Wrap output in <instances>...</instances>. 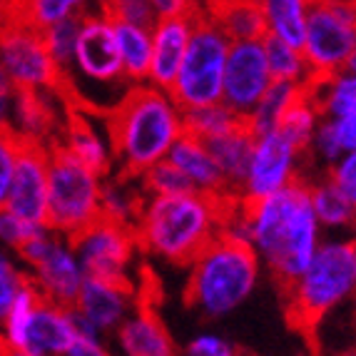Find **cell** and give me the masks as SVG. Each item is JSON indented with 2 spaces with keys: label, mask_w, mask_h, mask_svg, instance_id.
<instances>
[{
  "label": "cell",
  "mask_w": 356,
  "mask_h": 356,
  "mask_svg": "<svg viewBox=\"0 0 356 356\" xmlns=\"http://www.w3.org/2000/svg\"><path fill=\"white\" fill-rule=\"evenodd\" d=\"M120 356H177V346L165 321L149 307H140L113 334Z\"/></svg>",
  "instance_id": "cell-21"
},
{
  "label": "cell",
  "mask_w": 356,
  "mask_h": 356,
  "mask_svg": "<svg viewBox=\"0 0 356 356\" xmlns=\"http://www.w3.org/2000/svg\"><path fill=\"white\" fill-rule=\"evenodd\" d=\"M140 184H143V190L147 197H172V195L192 192L187 179L182 177V172L170 160L157 162L145 175H140Z\"/></svg>",
  "instance_id": "cell-37"
},
{
  "label": "cell",
  "mask_w": 356,
  "mask_h": 356,
  "mask_svg": "<svg viewBox=\"0 0 356 356\" xmlns=\"http://www.w3.org/2000/svg\"><path fill=\"white\" fill-rule=\"evenodd\" d=\"M72 247L88 280L132 284V264L140 254L132 227L97 220L72 237Z\"/></svg>",
  "instance_id": "cell-13"
},
{
  "label": "cell",
  "mask_w": 356,
  "mask_h": 356,
  "mask_svg": "<svg viewBox=\"0 0 356 356\" xmlns=\"http://www.w3.org/2000/svg\"><path fill=\"white\" fill-rule=\"evenodd\" d=\"M102 10L107 13V18L113 23L140 25V28H152L157 23L152 0H115V3H105Z\"/></svg>",
  "instance_id": "cell-40"
},
{
  "label": "cell",
  "mask_w": 356,
  "mask_h": 356,
  "mask_svg": "<svg viewBox=\"0 0 356 356\" xmlns=\"http://www.w3.org/2000/svg\"><path fill=\"white\" fill-rule=\"evenodd\" d=\"M184 356H237V351L225 337L204 332L190 339V344L184 346Z\"/></svg>",
  "instance_id": "cell-43"
},
{
  "label": "cell",
  "mask_w": 356,
  "mask_h": 356,
  "mask_svg": "<svg viewBox=\"0 0 356 356\" xmlns=\"http://www.w3.org/2000/svg\"><path fill=\"white\" fill-rule=\"evenodd\" d=\"M0 341L23 356H65L77 341L72 309L42 299L28 284L0 327Z\"/></svg>",
  "instance_id": "cell-7"
},
{
  "label": "cell",
  "mask_w": 356,
  "mask_h": 356,
  "mask_svg": "<svg viewBox=\"0 0 356 356\" xmlns=\"http://www.w3.org/2000/svg\"><path fill=\"white\" fill-rule=\"evenodd\" d=\"M48 227H38L30 222L20 220L18 214L8 212L6 207L0 209V247L10 254H18L30 239H35L40 232H45Z\"/></svg>",
  "instance_id": "cell-38"
},
{
  "label": "cell",
  "mask_w": 356,
  "mask_h": 356,
  "mask_svg": "<svg viewBox=\"0 0 356 356\" xmlns=\"http://www.w3.org/2000/svg\"><path fill=\"white\" fill-rule=\"evenodd\" d=\"M115 42L122 60V70L130 85H147L149 63H152V28H140V25L113 23Z\"/></svg>",
  "instance_id": "cell-28"
},
{
  "label": "cell",
  "mask_w": 356,
  "mask_h": 356,
  "mask_svg": "<svg viewBox=\"0 0 356 356\" xmlns=\"http://www.w3.org/2000/svg\"><path fill=\"white\" fill-rule=\"evenodd\" d=\"M145 190L140 184V177L118 172L107 175L102 179L100 192V220L115 222V225L135 227L140 209L145 204Z\"/></svg>",
  "instance_id": "cell-23"
},
{
  "label": "cell",
  "mask_w": 356,
  "mask_h": 356,
  "mask_svg": "<svg viewBox=\"0 0 356 356\" xmlns=\"http://www.w3.org/2000/svg\"><path fill=\"white\" fill-rule=\"evenodd\" d=\"M309 197H312V207H314L321 232H351V234H356L354 204L337 190V184L327 175L316 182H309Z\"/></svg>",
  "instance_id": "cell-27"
},
{
  "label": "cell",
  "mask_w": 356,
  "mask_h": 356,
  "mask_svg": "<svg viewBox=\"0 0 356 356\" xmlns=\"http://www.w3.org/2000/svg\"><path fill=\"white\" fill-rule=\"evenodd\" d=\"M349 70H354V72H356V53L351 55V60H349Z\"/></svg>",
  "instance_id": "cell-50"
},
{
  "label": "cell",
  "mask_w": 356,
  "mask_h": 356,
  "mask_svg": "<svg viewBox=\"0 0 356 356\" xmlns=\"http://www.w3.org/2000/svg\"><path fill=\"white\" fill-rule=\"evenodd\" d=\"M307 154L314 162H321V165L327 167V172L344 157V147L339 143L337 127H334L332 120H321V125L316 127L314 137H312V143H309ZM307 154H304V157H307Z\"/></svg>",
  "instance_id": "cell-39"
},
{
  "label": "cell",
  "mask_w": 356,
  "mask_h": 356,
  "mask_svg": "<svg viewBox=\"0 0 356 356\" xmlns=\"http://www.w3.org/2000/svg\"><path fill=\"white\" fill-rule=\"evenodd\" d=\"M261 45H264V58H267V67H269L272 80H277V83L299 85V88H304V90L312 85L314 75H312V70H309L302 50L291 48V45H286V42L272 40V38H264Z\"/></svg>",
  "instance_id": "cell-31"
},
{
  "label": "cell",
  "mask_w": 356,
  "mask_h": 356,
  "mask_svg": "<svg viewBox=\"0 0 356 356\" xmlns=\"http://www.w3.org/2000/svg\"><path fill=\"white\" fill-rule=\"evenodd\" d=\"M15 257L28 274L30 286L42 299L67 309L75 307L88 277L77 259L70 237L45 229L35 239H30Z\"/></svg>",
  "instance_id": "cell-10"
},
{
  "label": "cell",
  "mask_w": 356,
  "mask_h": 356,
  "mask_svg": "<svg viewBox=\"0 0 356 356\" xmlns=\"http://www.w3.org/2000/svg\"><path fill=\"white\" fill-rule=\"evenodd\" d=\"M0 70L15 92L60 90V72L45 50L42 33L10 13L0 18Z\"/></svg>",
  "instance_id": "cell-12"
},
{
  "label": "cell",
  "mask_w": 356,
  "mask_h": 356,
  "mask_svg": "<svg viewBox=\"0 0 356 356\" xmlns=\"http://www.w3.org/2000/svg\"><path fill=\"white\" fill-rule=\"evenodd\" d=\"M207 147H209V152H212L217 167H220L222 177H225L229 197L237 200L239 190H242V184H244V177H247V167H250V160H252L254 135L242 125L239 130L209 143Z\"/></svg>",
  "instance_id": "cell-25"
},
{
  "label": "cell",
  "mask_w": 356,
  "mask_h": 356,
  "mask_svg": "<svg viewBox=\"0 0 356 356\" xmlns=\"http://www.w3.org/2000/svg\"><path fill=\"white\" fill-rule=\"evenodd\" d=\"M0 349H3V341H0Z\"/></svg>",
  "instance_id": "cell-52"
},
{
  "label": "cell",
  "mask_w": 356,
  "mask_h": 356,
  "mask_svg": "<svg viewBox=\"0 0 356 356\" xmlns=\"http://www.w3.org/2000/svg\"><path fill=\"white\" fill-rule=\"evenodd\" d=\"M55 145L65 149L67 154H72L80 165H85L100 177L115 172V149L110 127H107V118L72 107Z\"/></svg>",
  "instance_id": "cell-18"
},
{
  "label": "cell",
  "mask_w": 356,
  "mask_h": 356,
  "mask_svg": "<svg viewBox=\"0 0 356 356\" xmlns=\"http://www.w3.org/2000/svg\"><path fill=\"white\" fill-rule=\"evenodd\" d=\"M229 48L232 42L207 15L204 6H197L187 55L182 60L177 80L170 88V95L184 113L222 102V80H225Z\"/></svg>",
  "instance_id": "cell-9"
},
{
  "label": "cell",
  "mask_w": 356,
  "mask_h": 356,
  "mask_svg": "<svg viewBox=\"0 0 356 356\" xmlns=\"http://www.w3.org/2000/svg\"><path fill=\"white\" fill-rule=\"evenodd\" d=\"M252 222V252L261 267L291 284L319 250L324 232L316 222L309 182L299 179L280 195L247 204Z\"/></svg>",
  "instance_id": "cell-1"
},
{
  "label": "cell",
  "mask_w": 356,
  "mask_h": 356,
  "mask_svg": "<svg viewBox=\"0 0 356 356\" xmlns=\"http://www.w3.org/2000/svg\"><path fill=\"white\" fill-rule=\"evenodd\" d=\"M0 356H23V354H15V351H8L6 346H3V349H0Z\"/></svg>",
  "instance_id": "cell-49"
},
{
  "label": "cell",
  "mask_w": 356,
  "mask_h": 356,
  "mask_svg": "<svg viewBox=\"0 0 356 356\" xmlns=\"http://www.w3.org/2000/svg\"><path fill=\"white\" fill-rule=\"evenodd\" d=\"M80 18H83V15H80ZM80 18H70V20H65V23H60L42 33L45 50H48L53 65L58 67L60 77L70 70L72 60H75L77 35H80Z\"/></svg>",
  "instance_id": "cell-35"
},
{
  "label": "cell",
  "mask_w": 356,
  "mask_h": 356,
  "mask_svg": "<svg viewBox=\"0 0 356 356\" xmlns=\"http://www.w3.org/2000/svg\"><path fill=\"white\" fill-rule=\"evenodd\" d=\"M261 13H264V33H267L264 38L302 50L309 18L307 0H267L261 3Z\"/></svg>",
  "instance_id": "cell-30"
},
{
  "label": "cell",
  "mask_w": 356,
  "mask_h": 356,
  "mask_svg": "<svg viewBox=\"0 0 356 356\" xmlns=\"http://www.w3.org/2000/svg\"><path fill=\"white\" fill-rule=\"evenodd\" d=\"M304 95H307V90L299 88V85L272 80V85H269L267 92L261 95V100L257 102L252 115L244 120V127L254 137L267 135V132H277L280 130V122L284 120V115L289 113L291 107L297 105Z\"/></svg>",
  "instance_id": "cell-29"
},
{
  "label": "cell",
  "mask_w": 356,
  "mask_h": 356,
  "mask_svg": "<svg viewBox=\"0 0 356 356\" xmlns=\"http://www.w3.org/2000/svg\"><path fill=\"white\" fill-rule=\"evenodd\" d=\"M261 264L250 247L214 239L190 264L184 297L192 309L209 319L232 314L254 294Z\"/></svg>",
  "instance_id": "cell-5"
},
{
  "label": "cell",
  "mask_w": 356,
  "mask_h": 356,
  "mask_svg": "<svg viewBox=\"0 0 356 356\" xmlns=\"http://www.w3.org/2000/svg\"><path fill=\"white\" fill-rule=\"evenodd\" d=\"M195 18H197V6L187 15H179V18H170V20H157L152 25V63H149L147 85L170 92V88H172L179 75L184 55H187Z\"/></svg>",
  "instance_id": "cell-20"
},
{
  "label": "cell",
  "mask_w": 356,
  "mask_h": 356,
  "mask_svg": "<svg viewBox=\"0 0 356 356\" xmlns=\"http://www.w3.org/2000/svg\"><path fill=\"white\" fill-rule=\"evenodd\" d=\"M10 8L23 23L35 28L38 33H45V30L65 23L70 18H80L88 10V6L80 3V0H30V3H23V6Z\"/></svg>",
  "instance_id": "cell-33"
},
{
  "label": "cell",
  "mask_w": 356,
  "mask_h": 356,
  "mask_svg": "<svg viewBox=\"0 0 356 356\" xmlns=\"http://www.w3.org/2000/svg\"><path fill=\"white\" fill-rule=\"evenodd\" d=\"M356 53V3L327 0L309 3L302 55L314 77H327L349 67Z\"/></svg>",
  "instance_id": "cell-11"
},
{
  "label": "cell",
  "mask_w": 356,
  "mask_h": 356,
  "mask_svg": "<svg viewBox=\"0 0 356 356\" xmlns=\"http://www.w3.org/2000/svg\"><path fill=\"white\" fill-rule=\"evenodd\" d=\"M337 356H356V344H351V346H346V349L337 351Z\"/></svg>",
  "instance_id": "cell-48"
},
{
  "label": "cell",
  "mask_w": 356,
  "mask_h": 356,
  "mask_svg": "<svg viewBox=\"0 0 356 356\" xmlns=\"http://www.w3.org/2000/svg\"><path fill=\"white\" fill-rule=\"evenodd\" d=\"M152 10L157 20H170L187 15L195 10V3H182V0H152Z\"/></svg>",
  "instance_id": "cell-44"
},
{
  "label": "cell",
  "mask_w": 356,
  "mask_h": 356,
  "mask_svg": "<svg viewBox=\"0 0 356 356\" xmlns=\"http://www.w3.org/2000/svg\"><path fill=\"white\" fill-rule=\"evenodd\" d=\"M229 200L184 192L172 197H145L137 217V247L167 264H187L220 237L222 214Z\"/></svg>",
  "instance_id": "cell-2"
},
{
  "label": "cell",
  "mask_w": 356,
  "mask_h": 356,
  "mask_svg": "<svg viewBox=\"0 0 356 356\" xmlns=\"http://www.w3.org/2000/svg\"><path fill=\"white\" fill-rule=\"evenodd\" d=\"M321 120L324 118L319 115V110H316V105L312 102V97L304 95L302 100L284 115V120L280 122V130L277 132H280L284 140H289L299 152L307 154L309 143H312L316 127L321 125Z\"/></svg>",
  "instance_id": "cell-34"
},
{
  "label": "cell",
  "mask_w": 356,
  "mask_h": 356,
  "mask_svg": "<svg viewBox=\"0 0 356 356\" xmlns=\"http://www.w3.org/2000/svg\"><path fill=\"white\" fill-rule=\"evenodd\" d=\"M167 160L182 172V177L187 179L192 192L217 197V200H232L229 192H227L225 177H222L220 167L214 162L207 143H200L197 137L184 135L182 140L170 149Z\"/></svg>",
  "instance_id": "cell-22"
},
{
  "label": "cell",
  "mask_w": 356,
  "mask_h": 356,
  "mask_svg": "<svg viewBox=\"0 0 356 356\" xmlns=\"http://www.w3.org/2000/svg\"><path fill=\"white\" fill-rule=\"evenodd\" d=\"M351 244H354V259H356V234L351 237Z\"/></svg>",
  "instance_id": "cell-51"
},
{
  "label": "cell",
  "mask_w": 356,
  "mask_h": 356,
  "mask_svg": "<svg viewBox=\"0 0 356 356\" xmlns=\"http://www.w3.org/2000/svg\"><path fill=\"white\" fill-rule=\"evenodd\" d=\"M102 179L53 145L48 160V229L75 237L100 220Z\"/></svg>",
  "instance_id": "cell-8"
},
{
  "label": "cell",
  "mask_w": 356,
  "mask_h": 356,
  "mask_svg": "<svg viewBox=\"0 0 356 356\" xmlns=\"http://www.w3.org/2000/svg\"><path fill=\"white\" fill-rule=\"evenodd\" d=\"M65 356H113V351L105 344V339H77Z\"/></svg>",
  "instance_id": "cell-45"
},
{
  "label": "cell",
  "mask_w": 356,
  "mask_h": 356,
  "mask_svg": "<svg viewBox=\"0 0 356 356\" xmlns=\"http://www.w3.org/2000/svg\"><path fill=\"white\" fill-rule=\"evenodd\" d=\"M242 125H244V120L237 118V115L232 113L227 105H222V102L184 113V132L207 145L214 143V140H220V137L229 135V132L239 130Z\"/></svg>",
  "instance_id": "cell-32"
},
{
  "label": "cell",
  "mask_w": 356,
  "mask_h": 356,
  "mask_svg": "<svg viewBox=\"0 0 356 356\" xmlns=\"http://www.w3.org/2000/svg\"><path fill=\"white\" fill-rule=\"evenodd\" d=\"M332 122H334V127H337L339 143L344 147V154L354 152L356 149V110L341 120H332Z\"/></svg>",
  "instance_id": "cell-46"
},
{
  "label": "cell",
  "mask_w": 356,
  "mask_h": 356,
  "mask_svg": "<svg viewBox=\"0 0 356 356\" xmlns=\"http://www.w3.org/2000/svg\"><path fill=\"white\" fill-rule=\"evenodd\" d=\"M140 307L137 291L125 282H102V280H85L80 297H77L75 316L83 324H88L100 339L107 334H115L122 321Z\"/></svg>",
  "instance_id": "cell-17"
},
{
  "label": "cell",
  "mask_w": 356,
  "mask_h": 356,
  "mask_svg": "<svg viewBox=\"0 0 356 356\" xmlns=\"http://www.w3.org/2000/svg\"><path fill=\"white\" fill-rule=\"evenodd\" d=\"M327 177L337 184V190L341 192L356 209V149L354 152H346L344 157L329 170Z\"/></svg>",
  "instance_id": "cell-42"
},
{
  "label": "cell",
  "mask_w": 356,
  "mask_h": 356,
  "mask_svg": "<svg viewBox=\"0 0 356 356\" xmlns=\"http://www.w3.org/2000/svg\"><path fill=\"white\" fill-rule=\"evenodd\" d=\"M286 291L294 327L314 329L334 309L356 297V259L349 237H324L316 254Z\"/></svg>",
  "instance_id": "cell-6"
},
{
  "label": "cell",
  "mask_w": 356,
  "mask_h": 356,
  "mask_svg": "<svg viewBox=\"0 0 356 356\" xmlns=\"http://www.w3.org/2000/svg\"><path fill=\"white\" fill-rule=\"evenodd\" d=\"M302 160L304 152H299L280 132L254 137L252 160L237 200L252 204L297 184L302 179Z\"/></svg>",
  "instance_id": "cell-14"
},
{
  "label": "cell",
  "mask_w": 356,
  "mask_h": 356,
  "mask_svg": "<svg viewBox=\"0 0 356 356\" xmlns=\"http://www.w3.org/2000/svg\"><path fill=\"white\" fill-rule=\"evenodd\" d=\"M13 102H15V88L10 85L6 72L0 70V130H6L8 122H10Z\"/></svg>",
  "instance_id": "cell-47"
},
{
  "label": "cell",
  "mask_w": 356,
  "mask_h": 356,
  "mask_svg": "<svg viewBox=\"0 0 356 356\" xmlns=\"http://www.w3.org/2000/svg\"><path fill=\"white\" fill-rule=\"evenodd\" d=\"M115 149V170L140 177L167 160V154L182 140L184 110L167 90L152 85H135L120 107L107 118Z\"/></svg>",
  "instance_id": "cell-3"
},
{
  "label": "cell",
  "mask_w": 356,
  "mask_h": 356,
  "mask_svg": "<svg viewBox=\"0 0 356 356\" xmlns=\"http://www.w3.org/2000/svg\"><path fill=\"white\" fill-rule=\"evenodd\" d=\"M28 284V274H25L18 257L0 247V327H3V321H6L8 312L15 304L18 294Z\"/></svg>",
  "instance_id": "cell-36"
},
{
  "label": "cell",
  "mask_w": 356,
  "mask_h": 356,
  "mask_svg": "<svg viewBox=\"0 0 356 356\" xmlns=\"http://www.w3.org/2000/svg\"><path fill=\"white\" fill-rule=\"evenodd\" d=\"M63 97H65L63 90H55V92H15L8 130L23 145L53 147L67 120H60V100Z\"/></svg>",
  "instance_id": "cell-19"
},
{
  "label": "cell",
  "mask_w": 356,
  "mask_h": 356,
  "mask_svg": "<svg viewBox=\"0 0 356 356\" xmlns=\"http://www.w3.org/2000/svg\"><path fill=\"white\" fill-rule=\"evenodd\" d=\"M204 10L229 42H259L267 35L261 3H257V0L209 3V6H204Z\"/></svg>",
  "instance_id": "cell-24"
},
{
  "label": "cell",
  "mask_w": 356,
  "mask_h": 356,
  "mask_svg": "<svg viewBox=\"0 0 356 356\" xmlns=\"http://www.w3.org/2000/svg\"><path fill=\"white\" fill-rule=\"evenodd\" d=\"M60 90L72 100V107L100 118H110L132 90L122 70L113 20L107 18L102 6L83 13L75 60L70 70L60 77Z\"/></svg>",
  "instance_id": "cell-4"
},
{
  "label": "cell",
  "mask_w": 356,
  "mask_h": 356,
  "mask_svg": "<svg viewBox=\"0 0 356 356\" xmlns=\"http://www.w3.org/2000/svg\"><path fill=\"white\" fill-rule=\"evenodd\" d=\"M20 147H23V143L8 127L0 130V209L6 207L8 202V192H10L13 172H15Z\"/></svg>",
  "instance_id": "cell-41"
},
{
  "label": "cell",
  "mask_w": 356,
  "mask_h": 356,
  "mask_svg": "<svg viewBox=\"0 0 356 356\" xmlns=\"http://www.w3.org/2000/svg\"><path fill=\"white\" fill-rule=\"evenodd\" d=\"M48 160L50 147L23 145L6 202L8 212L38 227H48Z\"/></svg>",
  "instance_id": "cell-16"
},
{
  "label": "cell",
  "mask_w": 356,
  "mask_h": 356,
  "mask_svg": "<svg viewBox=\"0 0 356 356\" xmlns=\"http://www.w3.org/2000/svg\"><path fill=\"white\" fill-rule=\"evenodd\" d=\"M307 95L324 120H341L356 110V72L339 70L327 77H314Z\"/></svg>",
  "instance_id": "cell-26"
},
{
  "label": "cell",
  "mask_w": 356,
  "mask_h": 356,
  "mask_svg": "<svg viewBox=\"0 0 356 356\" xmlns=\"http://www.w3.org/2000/svg\"><path fill=\"white\" fill-rule=\"evenodd\" d=\"M272 85L264 45L259 42H232L222 80V105H227L237 118L247 120L261 95Z\"/></svg>",
  "instance_id": "cell-15"
}]
</instances>
